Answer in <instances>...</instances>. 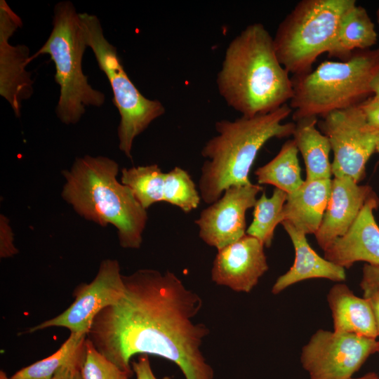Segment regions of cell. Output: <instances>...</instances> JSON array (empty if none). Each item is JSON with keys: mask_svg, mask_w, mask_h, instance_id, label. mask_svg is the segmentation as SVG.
<instances>
[{"mask_svg": "<svg viewBox=\"0 0 379 379\" xmlns=\"http://www.w3.org/2000/svg\"><path fill=\"white\" fill-rule=\"evenodd\" d=\"M123 279L124 295L97 314L87 334L98 351L131 373L133 356L152 354L173 362L185 379H213L201 350L210 330L193 320L199 295L170 271L139 269Z\"/></svg>", "mask_w": 379, "mask_h": 379, "instance_id": "cell-1", "label": "cell"}, {"mask_svg": "<svg viewBox=\"0 0 379 379\" xmlns=\"http://www.w3.org/2000/svg\"><path fill=\"white\" fill-rule=\"evenodd\" d=\"M290 74L277 58L273 37L261 23L248 25L228 44L217 74L219 94L241 116L273 112L293 95Z\"/></svg>", "mask_w": 379, "mask_h": 379, "instance_id": "cell-2", "label": "cell"}, {"mask_svg": "<svg viewBox=\"0 0 379 379\" xmlns=\"http://www.w3.org/2000/svg\"><path fill=\"white\" fill-rule=\"evenodd\" d=\"M118 163L107 157H78L62 171L61 195L86 220L117 230L119 245L138 249L147 222V213L132 191L117 179Z\"/></svg>", "mask_w": 379, "mask_h": 379, "instance_id": "cell-3", "label": "cell"}, {"mask_svg": "<svg viewBox=\"0 0 379 379\" xmlns=\"http://www.w3.org/2000/svg\"><path fill=\"white\" fill-rule=\"evenodd\" d=\"M292 111L286 103L265 114L215 122L217 135L201 151L199 192L206 204L217 201L231 186L251 182L249 172L262 147L272 138L293 135L295 123H283Z\"/></svg>", "mask_w": 379, "mask_h": 379, "instance_id": "cell-4", "label": "cell"}, {"mask_svg": "<svg viewBox=\"0 0 379 379\" xmlns=\"http://www.w3.org/2000/svg\"><path fill=\"white\" fill-rule=\"evenodd\" d=\"M378 71L377 48L355 51L347 60L324 61L307 74L293 76V119L322 118L361 104L373 95L371 82Z\"/></svg>", "mask_w": 379, "mask_h": 379, "instance_id": "cell-5", "label": "cell"}, {"mask_svg": "<svg viewBox=\"0 0 379 379\" xmlns=\"http://www.w3.org/2000/svg\"><path fill=\"white\" fill-rule=\"evenodd\" d=\"M52 25L49 36L31 61L41 55H50L60 88L56 115L65 124H75L87 107H101L106 98L91 86L83 72V56L88 46L80 13L71 1H61L54 6Z\"/></svg>", "mask_w": 379, "mask_h": 379, "instance_id": "cell-6", "label": "cell"}, {"mask_svg": "<svg viewBox=\"0 0 379 379\" xmlns=\"http://www.w3.org/2000/svg\"><path fill=\"white\" fill-rule=\"evenodd\" d=\"M355 0H302L279 25L273 37L281 65L293 76L307 74L328 53L344 13Z\"/></svg>", "mask_w": 379, "mask_h": 379, "instance_id": "cell-7", "label": "cell"}, {"mask_svg": "<svg viewBox=\"0 0 379 379\" xmlns=\"http://www.w3.org/2000/svg\"><path fill=\"white\" fill-rule=\"evenodd\" d=\"M80 18L87 46L109 82L114 103L119 113V148L131 159L135 138L165 113V107L158 100L145 97L129 79L117 48L105 36L99 18L88 13H80Z\"/></svg>", "mask_w": 379, "mask_h": 379, "instance_id": "cell-8", "label": "cell"}, {"mask_svg": "<svg viewBox=\"0 0 379 379\" xmlns=\"http://www.w3.org/2000/svg\"><path fill=\"white\" fill-rule=\"evenodd\" d=\"M317 127L328 138L333 152L332 175L347 176L359 183L376 146L374 131L359 105L327 114L317 121Z\"/></svg>", "mask_w": 379, "mask_h": 379, "instance_id": "cell-9", "label": "cell"}, {"mask_svg": "<svg viewBox=\"0 0 379 379\" xmlns=\"http://www.w3.org/2000/svg\"><path fill=\"white\" fill-rule=\"evenodd\" d=\"M378 345L376 338L319 329L302 348L300 361L310 379H350Z\"/></svg>", "mask_w": 379, "mask_h": 379, "instance_id": "cell-10", "label": "cell"}, {"mask_svg": "<svg viewBox=\"0 0 379 379\" xmlns=\"http://www.w3.org/2000/svg\"><path fill=\"white\" fill-rule=\"evenodd\" d=\"M124 282L119 262L105 259L88 284L79 285L74 291V300L58 316L34 326L28 330L33 333L51 327H62L70 333L88 334L97 314L104 308L119 302L124 294Z\"/></svg>", "mask_w": 379, "mask_h": 379, "instance_id": "cell-11", "label": "cell"}, {"mask_svg": "<svg viewBox=\"0 0 379 379\" xmlns=\"http://www.w3.org/2000/svg\"><path fill=\"white\" fill-rule=\"evenodd\" d=\"M262 189L259 184L252 182L227 188L194 221L201 239L218 251L246 235V213L254 206Z\"/></svg>", "mask_w": 379, "mask_h": 379, "instance_id": "cell-12", "label": "cell"}, {"mask_svg": "<svg viewBox=\"0 0 379 379\" xmlns=\"http://www.w3.org/2000/svg\"><path fill=\"white\" fill-rule=\"evenodd\" d=\"M22 25V20L5 0L0 1V95L20 117L22 103L34 93L32 74L27 66L31 62L29 48L13 46L10 39Z\"/></svg>", "mask_w": 379, "mask_h": 379, "instance_id": "cell-13", "label": "cell"}, {"mask_svg": "<svg viewBox=\"0 0 379 379\" xmlns=\"http://www.w3.org/2000/svg\"><path fill=\"white\" fill-rule=\"evenodd\" d=\"M265 246L248 234L220 250L211 269V280L236 292L249 293L269 266Z\"/></svg>", "mask_w": 379, "mask_h": 379, "instance_id": "cell-14", "label": "cell"}, {"mask_svg": "<svg viewBox=\"0 0 379 379\" xmlns=\"http://www.w3.org/2000/svg\"><path fill=\"white\" fill-rule=\"evenodd\" d=\"M375 193L368 185H359L350 177H334L321 223L314 234L324 251L343 236L353 225L366 201Z\"/></svg>", "mask_w": 379, "mask_h": 379, "instance_id": "cell-15", "label": "cell"}, {"mask_svg": "<svg viewBox=\"0 0 379 379\" xmlns=\"http://www.w3.org/2000/svg\"><path fill=\"white\" fill-rule=\"evenodd\" d=\"M378 206L377 195L368 199L349 230L324 251V258L344 269L359 261L379 265V226L373 215Z\"/></svg>", "mask_w": 379, "mask_h": 379, "instance_id": "cell-16", "label": "cell"}, {"mask_svg": "<svg viewBox=\"0 0 379 379\" xmlns=\"http://www.w3.org/2000/svg\"><path fill=\"white\" fill-rule=\"evenodd\" d=\"M281 224L293 243L295 260L291 268L276 280L272 288L273 294H278L295 283L310 279L322 278L339 282L345 280V269L319 255L309 244L304 232L287 221Z\"/></svg>", "mask_w": 379, "mask_h": 379, "instance_id": "cell-17", "label": "cell"}, {"mask_svg": "<svg viewBox=\"0 0 379 379\" xmlns=\"http://www.w3.org/2000/svg\"><path fill=\"white\" fill-rule=\"evenodd\" d=\"M331 180H304L300 187L288 194L282 210V222H290L306 235L314 234L327 207Z\"/></svg>", "mask_w": 379, "mask_h": 379, "instance_id": "cell-18", "label": "cell"}, {"mask_svg": "<svg viewBox=\"0 0 379 379\" xmlns=\"http://www.w3.org/2000/svg\"><path fill=\"white\" fill-rule=\"evenodd\" d=\"M327 300L332 313L333 331L376 338L378 335L368 300L356 295L345 284L329 291Z\"/></svg>", "mask_w": 379, "mask_h": 379, "instance_id": "cell-19", "label": "cell"}, {"mask_svg": "<svg viewBox=\"0 0 379 379\" xmlns=\"http://www.w3.org/2000/svg\"><path fill=\"white\" fill-rule=\"evenodd\" d=\"M377 41L374 22L366 9L356 4L342 17L328 54L345 61L355 51L371 49Z\"/></svg>", "mask_w": 379, "mask_h": 379, "instance_id": "cell-20", "label": "cell"}, {"mask_svg": "<svg viewBox=\"0 0 379 379\" xmlns=\"http://www.w3.org/2000/svg\"><path fill=\"white\" fill-rule=\"evenodd\" d=\"M317 117H308L295 121L293 133L298 151L302 156L306 168V180L331 179V150L328 138L317 128Z\"/></svg>", "mask_w": 379, "mask_h": 379, "instance_id": "cell-21", "label": "cell"}, {"mask_svg": "<svg viewBox=\"0 0 379 379\" xmlns=\"http://www.w3.org/2000/svg\"><path fill=\"white\" fill-rule=\"evenodd\" d=\"M298 149L293 139L287 140L278 154L255 172L258 184L274 186L289 194L301 186Z\"/></svg>", "mask_w": 379, "mask_h": 379, "instance_id": "cell-22", "label": "cell"}, {"mask_svg": "<svg viewBox=\"0 0 379 379\" xmlns=\"http://www.w3.org/2000/svg\"><path fill=\"white\" fill-rule=\"evenodd\" d=\"M86 338V333H70L55 352L20 369L11 379H51L62 367L84 360Z\"/></svg>", "mask_w": 379, "mask_h": 379, "instance_id": "cell-23", "label": "cell"}, {"mask_svg": "<svg viewBox=\"0 0 379 379\" xmlns=\"http://www.w3.org/2000/svg\"><path fill=\"white\" fill-rule=\"evenodd\" d=\"M164 178L161 168L157 164H150L124 168L120 181L147 210L154 204L164 201Z\"/></svg>", "mask_w": 379, "mask_h": 379, "instance_id": "cell-24", "label": "cell"}, {"mask_svg": "<svg viewBox=\"0 0 379 379\" xmlns=\"http://www.w3.org/2000/svg\"><path fill=\"white\" fill-rule=\"evenodd\" d=\"M288 194L274 188L270 197L265 192L256 200L253 206V218L246 234L257 238L265 247H270L276 227L282 222V210Z\"/></svg>", "mask_w": 379, "mask_h": 379, "instance_id": "cell-25", "label": "cell"}, {"mask_svg": "<svg viewBox=\"0 0 379 379\" xmlns=\"http://www.w3.org/2000/svg\"><path fill=\"white\" fill-rule=\"evenodd\" d=\"M201 200L199 190L187 171L175 166L165 173L164 201L188 213L198 207Z\"/></svg>", "mask_w": 379, "mask_h": 379, "instance_id": "cell-26", "label": "cell"}, {"mask_svg": "<svg viewBox=\"0 0 379 379\" xmlns=\"http://www.w3.org/2000/svg\"><path fill=\"white\" fill-rule=\"evenodd\" d=\"M81 374L83 379H130L133 373L119 368L98 352L86 338Z\"/></svg>", "mask_w": 379, "mask_h": 379, "instance_id": "cell-27", "label": "cell"}, {"mask_svg": "<svg viewBox=\"0 0 379 379\" xmlns=\"http://www.w3.org/2000/svg\"><path fill=\"white\" fill-rule=\"evenodd\" d=\"M18 253L14 244V234L8 218L4 215L0 216V257L11 258Z\"/></svg>", "mask_w": 379, "mask_h": 379, "instance_id": "cell-28", "label": "cell"}, {"mask_svg": "<svg viewBox=\"0 0 379 379\" xmlns=\"http://www.w3.org/2000/svg\"><path fill=\"white\" fill-rule=\"evenodd\" d=\"M360 286L363 292L379 291V265L364 264Z\"/></svg>", "mask_w": 379, "mask_h": 379, "instance_id": "cell-29", "label": "cell"}, {"mask_svg": "<svg viewBox=\"0 0 379 379\" xmlns=\"http://www.w3.org/2000/svg\"><path fill=\"white\" fill-rule=\"evenodd\" d=\"M369 126L379 128V98L371 96L359 104Z\"/></svg>", "mask_w": 379, "mask_h": 379, "instance_id": "cell-30", "label": "cell"}, {"mask_svg": "<svg viewBox=\"0 0 379 379\" xmlns=\"http://www.w3.org/2000/svg\"><path fill=\"white\" fill-rule=\"evenodd\" d=\"M131 364L136 379H158L152 371L148 354H140L138 360L131 361ZM161 379H171V377L164 376Z\"/></svg>", "mask_w": 379, "mask_h": 379, "instance_id": "cell-31", "label": "cell"}, {"mask_svg": "<svg viewBox=\"0 0 379 379\" xmlns=\"http://www.w3.org/2000/svg\"><path fill=\"white\" fill-rule=\"evenodd\" d=\"M84 361H79L62 367L51 379H83L81 368Z\"/></svg>", "mask_w": 379, "mask_h": 379, "instance_id": "cell-32", "label": "cell"}, {"mask_svg": "<svg viewBox=\"0 0 379 379\" xmlns=\"http://www.w3.org/2000/svg\"><path fill=\"white\" fill-rule=\"evenodd\" d=\"M363 297L367 298L370 302L379 336V291H364Z\"/></svg>", "mask_w": 379, "mask_h": 379, "instance_id": "cell-33", "label": "cell"}, {"mask_svg": "<svg viewBox=\"0 0 379 379\" xmlns=\"http://www.w3.org/2000/svg\"><path fill=\"white\" fill-rule=\"evenodd\" d=\"M371 87L373 96L379 98V71L374 77Z\"/></svg>", "mask_w": 379, "mask_h": 379, "instance_id": "cell-34", "label": "cell"}, {"mask_svg": "<svg viewBox=\"0 0 379 379\" xmlns=\"http://www.w3.org/2000/svg\"><path fill=\"white\" fill-rule=\"evenodd\" d=\"M350 379H379V377L375 373L370 372L359 378H352Z\"/></svg>", "mask_w": 379, "mask_h": 379, "instance_id": "cell-35", "label": "cell"}, {"mask_svg": "<svg viewBox=\"0 0 379 379\" xmlns=\"http://www.w3.org/2000/svg\"><path fill=\"white\" fill-rule=\"evenodd\" d=\"M375 136V152L379 154V128H372Z\"/></svg>", "mask_w": 379, "mask_h": 379, "instance_id": "cell-36", "label": "cell"}, {"mask_svg": "<svg viewBox=\"0 0 379 379\" xmlns=\"http://www.w3.org/2000/svg\"><path fill=\"white\" fill-rule=\"evenodd\" d=\"M0 379H11V378H8L6 375V373L3 371H0Z\"/></svg>", "mask_w": 379, "mask_h": 379, "instance_id": "cell-37", "label": "cell"}, {"mask_svg": "<svg viewBox=\"0 0 379 379\" xmlns=\"http://www.w3.org/2000/svg\"><path fill=\"white\" fill-rule=\"evenodd\" d=\"M376 20L378 24L379 25V8L376 11Z\"/></svg>", "mask_w": 379, "mask_h": 379, "instance_id": "cell-38", "label": "cell"}, {"mask_svg": "<svg viewBox=\"0 0 379 379\" xmlns=\"http://www.w3.org/2000/svg\"><path fill=\"white\" fill-rule=\"evenodd\" d=\"M377 352H379V340H378V351Z\"/></svg>", "mask_w": 379, "mask_h": 379, "instance_id": "cell-39", "label": "cell"}]
</instances>
